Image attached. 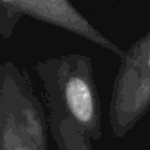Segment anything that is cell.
<instances>
[{"instance_id": "cell-1", "label": "cell", "mask_w": 150, "mask_h": 150, "mask_svg": "<svg viewBox=\"0 0 150 150\" xmlns=\"http://www.w3.org/2000/svg\"><path fill=\"white\" fill-rule=\"evenodd\" d=\"M34 71L44 88L49 121L68 119L91 141H100L102 106L90 56L68 53L40 60Z\"/></svg>"}, {"instance_id": "cell-2", "label": "cell", "mask_w": 150, "mask_h": 150, "mask_svg": "<svg viewBox=\"0 0 150 150\" xmlns=\"http://www.w3.org/2000/svg\"><path fill=\"white\" fill-rule=\"evenodd\" d=\"M47 112L25 69L0 66V150H49Z\"/></svg>"}, {"instance_id": "cell-3", "label": "cell", "mask_w": 150, "mask_h": 150, "mask_svg": "<svg viewBox=\"0 0 150 150\" xmlns=\"http://www.w3.org/2000/svg\"><path fill=\"white\" fill-rule=\"evenodd\" d=\"M119 60L109 102V124L113 137L124 138L150 110V28L125 49Z\"/></svg>"}, {"instance_id": "cell-4", "label": "cell", "mask_w": 150, "mask_h": 150, "mask_svg": "<svg viewBox=\"0 0 150 150\" xmlns=\"http://www.w3.org/2000/svg\"><path fill=\"white\" fill-rule=\"evenodd\" d=\"M22 18H31L72 33L100 49L113 53L119 59H122L125 54V49L115 44L110 38L100 33L68 0H0L2 40L12 37Z\"/></svg>"}, {"instance_id": "cell-5", "label": "cell", "mask_w": 150, "mask_h": 150, "mask_svg": "<svg viewBox=\"0 0 150 150\" xmlns=\"http://www.w3.org/2000/svg\"><path fill=\"white\" fill-rule=\"evenodd\" d=\"M49 132L57 150H94L93 141L71 121H49Z\"/></svg>"}]
</instances>
